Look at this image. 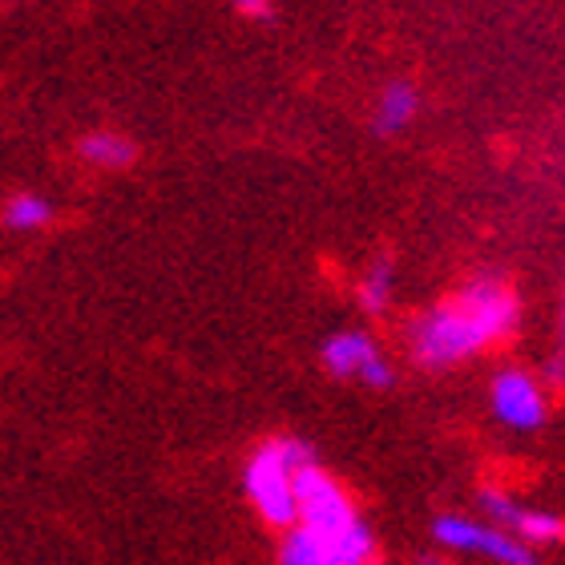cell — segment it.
I'll return each mask as SVG.
<instances>
[{
    "label": "cell",
    "mask_w": 565,
    "mask_h": 565,
    "mask_svg": "<svg viewBox=\"0 0 565 565\" xmlns=\"http://www.w3.org/2000/svg\"><path fill=\"white\" fill-rule=\"evenodd\" d=\"M489 404H493V416L505 424L509 433H537L550 416L545 388L537 384V376L521 372V367L497 372L493 384H489Z\"/></svg>",
    "instance_id": "cell-7"
},
{
    "label": "cell",
    "mask_w": 565,
    "mask_h": 565,
    "mask_svg": "<svg viewBox=\"0 0 565 565\" xmlns=\"http://www.w3.org/2000/svg\"><path fill=\"white\" fill-rule=\"evenodd\" d=\"M545 376H550V384L565 388V295H562V311H557V348L550 355V364H545Z\"/></svg>",
    "instance_id": "cell-12"
},
{
    "label": "cell",
    "mask_w": 565,
    "mask_h": 565,
    "mask_svg": "<svg viewBox=\"0 0 565 565\" xmlns=\"http://www.w3.org/2000/svg\"><path fill=\"white\" fill-rule=\"evenodd\" d=\"M307 465H316V452H311L303 440H291V436L263 440L247 457V469H243L247 501L255 505V513H259L267 525H275V530H291L295 525L299 472H303Z\"/></svg>",
    "instance_id": "cell-3"
},
{
    "label": "cell",
    "mask_w": 565,
    "mask_h": 565,
    "mask_svg": "<svg viewBox=\"0 0 565 565\" xmlns=\"http://www.w3.org/2000/svg\"><path fill=\"white\" fill-rule=\"evenodd\" d=\"M416 109H420V94H416L408 82H392L384 85V94L376 102V130L384 134H401L404 126H413Z\"/></svg>",
    "instance_id": "cell-8"
},
{
    "label": "cell",
    "mask_w": 565,
    "mask_h": 565,
    "mask_svg": "<svg viewBox=\"0 0 565 565\" xmlns=\"http://www.w3.org/2000/svg\"><path fill=\"white\" fill-rule=\"evenodd\" d=\"M521 303L505 279H472L452 299L428 307L408 328V348L416 364L424 367H452L472 355L505 343L518 331Z\"/></svg>",
    "instance_id": "cell-1"
},
{
    "label": "cell",
    "mask_w": 565,
    "mask_h": 565,
    "mask_svg": "<svg viewBox=\"0 0 565 565\" xmlns=\"http://www.w3.org/2000/svg\"><path fill=\"white\" fill-rule=\"evenodd\" d=\"M53 223V202L45 194H33V190H21L4 202V226L9 231H41V226Z\"/></svg>",
    "instance_id": "cell-10"
},
{
    "label": "cell",
    "mask_w": 565,
    "mask_h": 565,
    "mask_svg": "<svg viewBox=\"0 0 565 565\" xmlns=\"http://www.w3.org/2000/svg\"><path fill=\"white\" fill-rule=\"evenodd\" d=\"M235 4L247 12V17H263V12L271 9V0H235Z\"/></svg>",
    "instance_id": "cell-13"
},
{
    "label": "cell",
    "mask_w": 565,
    "mask_h": 565,
    "mask_svg": "<svg viewBox=\"0 0 565 565\" xmlns=\"http://www.w3.org/2000/svg\"><path fill=\"white\" fill-rule=\"evenodd\" d=\"M82 158L89 166H102V170H121V166L134 162V141L118 130H94L82 138Z\"/></svg>",
    "instance_id": "cell-9"
},
{
    "label": "cell",
    "mask_w": 565,
    "mask_h": 565,
    "mask_svg": "<svg viewBox=\"0 0 565 565\" xmlns=\"http://www.w3.org/2000/svg\"><path fill=\"white\" fill-rule=\"evenodd\" d=\"M279 565H384L364 513L319 465L299 472V509L291 530H282Z\"/></svg>",
    "instance_id": "cell-2"
},
{
    "label": "cell",
    "mask_w": 565,
    "mask_h": 565,
    "mask_svg": "<svg viewBox=\"0 0 565 565\" xmlns=\"http://www.w3.org/2000/svg\"><path fill=\"white\" fill-rule=\"evenodd\" d=\"M416 565H452V562H445V557H436V554H428V557H420Z\"/></svg>",
    "instance_id": "cell-14"
},
{
    "label": "cell",
    "mask_w": 565,
    "mask_h": 565,
    "mask_svg": "<svg viewBox=\"0 0 565 565\" xmlns=\"http://www.w3.org/2000/svg\"><path fill=\"white\" fill-rule=\"evenodd\" d=\"M481 509H484V521L501 525V530L513 533V537L525 542L530 550L565 542V518L562 513L525 505V501H518V497L505 493V489H481Z\"/></svg>",
    "instance_id": "cell-5"
},
{
    "label": "cell",
    "mask_w": 565,
    "mask_h": 565,
    "mask_svg": "<svg viewBox=\"0 0 565 565\" xmlns=\"http://www.w3.org/2000/svg\"><path fill=\"white\" fill-rule=\"evenodd\" d=\"M319 360L335 380H360L367 388H388L392 384V364L376 348V340L367 331H335L323 340Z\"/></svg>",
    "instance_id": "cell-6"
},
{
    "label": "cell",
    "mask_w": 565,
    "mask_h": 565,
    "mask_svg": "<svg viewBox=\"0 0 565 565\" xmlns=\"http://www.w3.org/2000/svg\"><path fill=\"white\" fill-rule=\"evenodd\" d=\"M392 287H396V267H392V259H376L364 271L360 287H355V299H360L367 316H380L392 303Z\"/></svg>",
    "instance_id": "cell-11"
},
{
    "label": "cell",
    "mask_w": 565,
    "mask_h": 565,
    "mask_svg": "<svg viewBox=\"0 0 565 565\" xmlns=\"http://www.w3.org/2000/svg\"><path fill=\"white\" fill-rule=\"evenodd\" d=\"M436 545H445L448 554H465L489 565H542L537 550L518 542L513 533L484 518H465V513H445L433 521Z\"/></svg>",
    "instance_id": "cell-4"
}]
</instances>
